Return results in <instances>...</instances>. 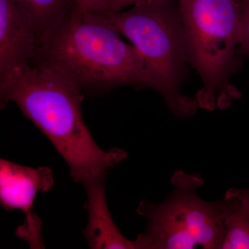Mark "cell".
Instances as JSON below:
<instances>
[{"mask_svg":"<svg viewBox=\"0 0 249 249\" xmlns=\"http://www.w3.org/2000/svg\"><path fill=\"white\" fill-rule=\"evenodd\" d=\"M173 193L160 204L141 201L137 214L146 218V231L137 236V249H220L225 237V199L209 202L196 190L204 184L199 174L178 170Z\"/></svg>","mask_w":249,"mask_h":249,"instance_id":"obj_5","label":"cell"},{"mask_svg":"<svg viewBox=\"0 0 249 249\" xmlns=\"http://www.w3.org/2000/svg\"><path fill=\"white\" fill-rule=\"evenodd\" d=\"M83 91L59 72L32 61L0 76L1 109L15 103L53 144L70 176L83 186L106 178L127 152L105 151L93 138L82 113Z\"/></svg>","mask_w":249,"mask_h":249,"instance_id":"obj_1","label":"cell"},{"mask_svg":"<svg viewBox=\"0 0 249 249\" xmlns=\"http://www.w3.org/2000/svg\"><path fill=\"white\" fill-rule=\"evenodd\" d=\"M40 34L19 0H0V76L34 60Z\"/></svg>","mask_w":249,"mask_h":249,"instance_id":"obj_7","label":"cell"},{"mask_svg":"<svg viewBox=\"0 0 249 249\" xmlns=\"http://www.w3.org/2000/svg\"><path fill=\"white\" fill-rule=\"evenodd\" d=\"M33 61L59 72L89 94L126 85L149 88L137 49L92 12L70 14L44 36Z\"/></svg>","mask_w":249,"mask_h":249,"instance_id":"obj_2","label":"cell"},{"mask_svg":"<svg viewBox=\"0 0 249 249\" xmlns=\"http://www.w3.org/2000/svg\"><path fill=\"white\" fill-rule=\"evenodd\" d=\"M224 198L233 201L237 209L249 217V189L231 188L226 193Z\"/></svg>","mask_w":249,"mask_h":249,"instance_id":"obj_12","label":"cell"},{"mask_svg":"<svg viewBox=\"0 0 249 249\" xmlns=\"http://www.w3.org/2000/svg\"><path fill=\"white\" fill-rule=\"evenodd\" d=\"M189 65L202 87L198 107L213 111L230 107L241 98L231 83L242 67L240 47L242 6L237 0H178Z\"/></svg>","mask_w":249,"mask_h":249,"instance_id":"obj_4","label":"cell"},{"mask_svg":"<svg viewBox=\"0 0 249 249\" xmlns=\"http://www.w3.org/2000/svg\"><path fill=\"white\" fill-rule=\"evenodd\" d=\"M106 178H100L85 186V209L89 214V221L83 235L91 249H137L135 240L126 238L111 217L106 200Z\"/></svg>","mask_w":249,"mask_h":249,"instance_id":"obj_8","label":"cell"},{"mask_svg":"<svg viewBox=\"0 0 249 249\" xmlns=\"http://www.w3.org/2000/svg\"><path fill=\"white\" fill-rule=\"evenodd\" d=\"M53 185V172L47 167L34 168L0 160V203L7 211L19 210L25 214L17 235L32 248L43 247L42 222L33 212L36 195L51 191Z\"/></svg>","mask_w":249,"mask_h":249,"instance_id":"obj_6","label":"cell"},{"mask_svg":"<svg viewBox=\"0 0 249 249\" xmlns=\"http://www.w3.org/2000/svg\"><path fill=\"white\" fill-rule=\"evenodd\" d=\"M19 1L35 19L40 31V40L63 22L71 14L73 7V0Z\"/></svg>","mask_w":249,"mask_h":249,"instance_id":"obj_9","label":"cell"},{"mask_svg":"<svg viewBox=\"0 0 249 249\" xmlns=\"http://www.w3.org/2000/svg\"><path fill=\"white\" fill-rule=\"evenodd\" d=\"M237 1H239V2L242 3L245 0H237Z\"/></svg>","mask_w":249,"mask_h":249,"instance_id":"obj_15","label":"cell"},{"mask_svg":"<svg viewBox=\"0 0 249 249\" xmlns=\"http://www.w3.org/2000/svg\"><path fill=\"white\" fill-rule=\"evenodd\" d=\"M127 37L142 57L149 88L161 95L177 117L196 114V100L182 92L188 56L178 0L139 3L116 12H92Z\"/></svg>","mask_w":249,"mask_h":249,"instance_id":"obj_3","label":"cell"},{"mask_svg":"<svg viewBox=\"0 0 249 249\" xmlns=\"http://www.w3.org/2000/svg\"><path fill=\"white\" fill-rule=\"evenodd\" d=\"M241 40L240 50L242 56L249 57V0L241 3Z\"/></svg>","mask_w":249,"mask_h":249,"instance_id":"obj_11","label":"cell"},{"mask_svg":"<svg viewBox=\"0 0 249 249\" xmlns=\"http://www.w3.org/2000/svg\"><path fill=\"white\" fill-rule=\"evenodd\" d=\"M224 199L226 231L220 249H249V217L240 212L233 201Z\"/></svg>","mask_w":249,"mask_h":249,"instance_id":"obj_10","label":"cell"},{"mask_svg":"<svg viewBox=\"0 0 249 249\" xmlns=\"http://www.w3.org/2000/svg\"><path fill=\"white\" fill-rule=\"evenodd\" d=\"M160 1V0H107L102 9L98 11L116 12L124 10L129 6L139 4V3L149 2V1Z\"/></svg>","mask_w":249,"mask_h":249,"instance_id":"obj_14","label":"cell"},{"mask_svg":"<svg viewBox=\"0 0 249 249\" xmlns=\"http://www.w3.org/2000/svg\"><path fill=\"white\" fill-rule=\"evenodd\" d=\"M107 0H73V7L71 14L82 16L100 11Z\"/></svg>","mask_w":249,"mask_h":249,"instance_id":"obj_13","label":"cell"}]
</instances>
